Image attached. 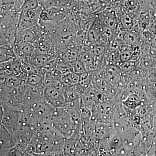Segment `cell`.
Masks as SVG:
<instances>
[{"instance_id":"6da1fadb","label":"cell","mask_w":156,"mask_h":156,"mask_svg":"<svg viewBox=\"0 0 156 156\" xmlns=\"http://www.w3.org/2000/svg\"><path fill=\"white\" fill-rule=\"evenodd\" d=\"M115 111V105L105 101L98 104L92 112L91 120L99 122L112 124Z\"/></svg>"},{"instance_id":"7a4b0ae2","label":"cell","mask_w":156,"mask_h":156,"mask_svg":"<svg viewBox=\"0 0 156 156\" xmlns=\"http://www.w3.org/2000/svg\"><path fill=\"white\" fill-rule=\"evenodd\" d=\"M43 9L39 6L36 9L21 12L17 30H24L38 24Z\"/></svg>"},{"instance_id":"3957f363","label":"cell","mask_w":156,"mask_h":156,"mask_svg":"<svg viewBox=\"0 0 156 156\" xmlns=\"http://www.w3.org/2000/svg\"><path fill=\"white\" fill-rule=\"evenodd\" d=\"M43 35L44 33L39 24L24 30H17L15 44L25 42L36 44Z\"/></svg>"},{"instance_id":"277c9868","label":"cell","mask_w":156,"mask_h":156,"mask_svg":"<svg viewBox=\"0 0 156 156\" xmlns=\"http://www.w3.org/2000/svg\"><path fill=\"white\" fill-rule=\"evenodd\" d=\"M44 96L45 100L53 107L62 108L66 106L64 94L53 86L44 88Z\"/></svg>"},{"instance_id":"5b68a950","label":"cell","mask_w":156,"mask_h":156,"mask_svg":"<svg viewBox=\"0 0 156 156\" xmlns=\"http://www.w3.org/2000/svg\"><path fill=\"white\" fill-rule=\"evenodd\" d=\"M113 129H115V128L113 124L94 122L92 128V135L95 139L102 141L108 137L111 138Z\"/></svg>"},{"instance_id":"8992f818","label":"cell","mask_w":156,"mask_h":156,"mask_svg":"<svg viewBox=\"0 0 156 156\" xmlns=\"http://www.w3.org/2000/svg\"><path fill=\"white\" fill-rule=\"evenodd\" d=\"M14 49L18 58L25 62H30L32 57L35 54L36 46L33 43H19L14 45Z\"/></svg>"},{"instance_id":"52a82bcc","label":"cell","mask_w":156,"mask_h":156,"mask_svg":"<svg viewBox=\"0 0 156 156\" xmlns=\"http://www.w3.org/2000/svg\"><path fill=\"white\" fill-rule=\"evenodd\" d=\"M105 79L112 85L117 87L122 74V71L120 67L111 65L107 66L105 68Z\"/></svg>"},{"instance_id":"ba28073f","label":"cell","mask_w":156,"mask_h":156,"mask_svg":"<svg viewBox=\"0 0 156 156\" xmlns=\"http://www.w3.org/2000/svg\"><path fill=\"white\" fill-rule=\"evenodd\" d=\"M17 28V26L1 27V46L9 45L14 46Z\"/></svg>"},{"instance_id":"9c48e42d","label":"cell","mask_w":156,"mask_h":156,"mask_svg":"<svg viewBox=\"0 0 156 156\" xmlns=\"http://www.w3.org/2000/svg\"><path fill=\"white\" fill-rule=\"evenodd\" d=\"M116 14L120 30H130L134 25L133 17L125 11L119 12Z\"/></svg>"},{"instance_id":"30bf717a","label":"cell","mask_w":156,"mask_h":156,"mask_svg":"<svg viewBox=\"0 0 156 156\" xmlns=\"http://www.w3.org/2000/svg\"><path fill=\"white\" fill-rule=\"evenodd\" d=\"M14 49V46L9 45H2L0 47L1 63L12 61L18 58Z\"/></svg>"},{"instance_id":"8fae6325","label":"cell","mask_w":156,"mask_h":156,"mask_svg":"<svg viewBox=\"0 0 156 156\" xmlns=\"http://www.w3.org/2000/svg\"><path fill=\"white\" fill-rule=\"evenodd\" d=\"M131 92L126 100L122 102L124 106L131 109H136L139 106L145 105L142 98L137 93L134 92Z\"/></svg>"},{"instance_id":"7c38bea8","label":"cell","mask_w":156,"mask_h":156,"mask_svg":"<svg viewBox=\"0 0 156 156\" xmlns=\"http://www.w3.org/2000/svg\"><path fill=\"white\" fill-rule=\"evenodd\" d=\"M79 74L80 79L78 84L84 92L91 87L93 77V73L86 71Z\"/></svg>"},{"instance_id":"4fadbf2b","label":"cell","mask_w":156,"mask_h":156,"mask_svg":"<svg viewBox=\"0 0 156 156\" xmlns=\"http://www.w3.org/2000/svg\"><path fill=\"white\" fill-rule=\"evenodd\" d=\"M105 44L103 42L92 44L89 48V52L95 56H100L105 53L107 50Z\"/></svg>"},{"instance_id":"5bb4252c","label":"cell","mask_w":156,"mask_h":156,"mask_svg":"<svg viewBox=\"0 0 156 156\" xmlns=\"http://www.w3.org/2000/svg\"><path fill=\"white\" fill-rule=\"evenodd\" d=\"M138 61L130 60L122 62L120 67L124 73H131L134 71L138 66Z\"/></svg>"},{"instance_id":"9a60e30c","label":"cell","mask_w":156,"mask_h":156,"mask_svg":"<svg viewBox=\"0 0 156 156\" xmlns=\"http://www.w3.org/2000/svg\"><path fill=\"white\" fill-rule=\"evenodd\" d=\"M39 6L37 0H25L21 7V11L22 12L30 9H36Z\"/></svg>"},{"instance_id":"2e32d148","label":"cell","mask_w":156,"mask_h":156,"mask_svg":"<svg viewBox=\"0 0 156 156\" xmlns=\"http://www.w3.org/2000/svg\"><path fill=\"white\" fill-rule=\"evenodd\" d=\"M73 69L76 73L80 74L86 71V68L83 63L80 60L74 62Z\"/></svg>"},{"instance_id":"e0dca14e","label":"cell","mask_w":156,"mask_h":156,"mask_svg":"<svg viewBox=\"0 0 156 156\" xmlns=\"http://www.w3.org/2000/svg\"><path fill=\"white\" fill-rule=\"evenodd\" d=\"M39 6L43 9L50 8L52 5V0H37Z\"/></svg>"},{"instance_id":"ac0fdd59","label":"cell","mask_w":156,"mask_h":156,"mask_svg":"<svg viewBox=\"0 0 156 156\" xmlns=\"http://www.w3.org/2000/svg\"><path fill=\"white\" fill-rule=\"evenodd\" d=\"M25 1V0H14L15 9L18 11H21V7Z\"/></svg>"},{"instance_id":"d6986e66","label":"cell","mask_w":156,"mask_h":156,"mask_svg":"<svg viewBox=\"0 0 156 156\" xmlns=\"http://www.w3.org/2000/svg\"><path fill=\"white\" fill-rule=\"evenodd\" d=\"M152 17V20L156 22V7L151 11Z\"/></svg>"}]
</instances>
